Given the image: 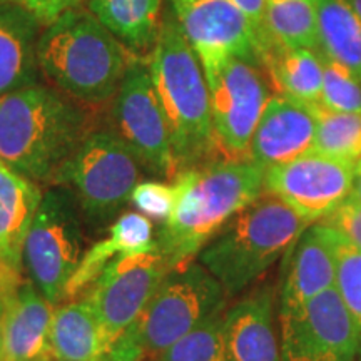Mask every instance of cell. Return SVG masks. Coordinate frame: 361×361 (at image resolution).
I'll list each match as a JSON object with an SVG mask.
<instances>
[{"instance_id": "obj_17", "label": "cell", "mask_w": 361, "mask_h": 361, "mask_svg": "<svg viewBox=\"0 0 361 361\" xmlns=\"http://www.w3.org/2000/svg\"><path fill=\"white\" fill-rule=\"evenodd\" d=\"M54 305L32 281H25L6 298L2 361L52 360L51 324Z\"/></svg>"}, {"instance_id": "obj_18", "label": "cell", "mask_w": 361, "mask_h": 361, "mask_svg": "<svg viewBox=\"0 0 361 361\" xmlns=\"http://www.w3.org/2000/svg\"><path fill=\"white\" fill-rule=\"evenodd\" d=\"M42 24L17 0H0V97L42 82L37 44Z\"/></svg>"}, {"instance_id": "obj_33", "label": "cell", "mask_w": 361, "mask_h": 361, "mask_svg": "<svg viewBox=\"0 0 361 361\" xmlns=\"http://www.w3.org/2000/svg\"><path fill=\"white\" fill-rule=\"evenodd\" d=\"M17 2L32 12L40 24L47 25L62 13L82 7L87 0H17Z\"/></svg>"}, {"instance_id": "obj_14", "label": "cell", "mask_w": 361, "mask_h": 361, "mask_svg": "<svg viewBox=\"0 0 361 361\" xmlns=\"http://www.w3.org/2000/svg\"><path fill=\"white\" fill-rule=\"evenodd\" d=\"M169 8L196 54H231L261 66L258 34L233 0H169Z\"/></svg>"}, {"instance_id": "obj_6", "label": "cell", "mask_w": 361, "mask_h": 361, "mask_svg": "<svg viewBox=\"0 0 361 361\" xmlns=\"http://www.w3.org/2000/svg\"><path fill=\"white\" fill-rule=\"evenodd\" d=\"M308 226L286 202L263 192L216 234L200 252V263L226 295H238L293 250Z\"/></svg>"}, {"instance_id": "obj_37", "label": "cell", "mask_w": 361, "mask_h": 361, "mask_svg": "<svg viewBox=\"0 0 361 361\" xmlns=\"http://www.w3.org/2000/svg\"><path fill=\"white\" fill-rule=\"evenodd\" d=\"M348 4L353 7V11L356 12V16L361 19V0H348Z\"/></svg>"}, {"instance_id": "obj_2", "label": "cell", "mask_w": 361, "mask_h": 361, "mask_svg": "<svg viewBox=\"0 0 361 361\" xmlns=\"http://www.w3.org/2000/svg\"><path fill=\"white\" fill-rule=\"evenodd\" d=\"M87 107L44 82L0 97V161L34 183L52 184L92 130Z\"/></svg>"}, {"instance_id": "obj_20", "label": "cell", "mask_w": 361, "mask_h": 361, "mask_svg": "<svg viewBox=\"0 0 361 361\" xmlns=\"http://www.w3.org/2000/svg\"><path fill=\"white\" fill-rule=\"evenodd\" d=\"M40 200L37 183L0 161V271L24 274L22 251Z\"/></svg>"}, {"instance_id": "obj_5", "label": "cell", "mask_w": 361, "mask_h": 361, "mask_svg": "<svg viewBox=\"0 0 361 361\" xmlns=\"http://www.w3.org/2000/svg\"><path fill=\"white\" fill-rule=\"evenodd\" d=\"M226 296L201 263L169 269L139 318L111 346L106 361H157L194 328L223 313Z\"/></svg>"}, {"instance_id": "obj_28", "label": "cell", "mask_w": 361, "mask_h": 361, "mask_svg": "<svg viewBox=\"0 0 361 361\" xmlns=\"http://www.w3.org/2000/svg\"><path fill=\"white\" fill-rule=\"evenodd\" d=\"M336 290L353 319L356 336H358V358L361 361V250L340 231H336Z\"/></svg>"}, {"instance_id": "obj_3", "label": "cell", "mask_w": 361, "mask_h": 361, "mask_svg": "<svg viewBox=\"0 0 361 361\" xmlns=\"http://www.w3.org/2000/svg\"><path fill=\"white\" fill-rule=\"evenodd\" d=\"M147 64L168 121L178 174L214 161L218 147L204 71L169 7Z\"/></svg>"}, {"instance_id": "obj_15", "label": "cell", "mask_w": 361, "mask_h": 361, "mask_svg": "<svg viewBox=\"0 0 361 361\" xmlns=\"http://www.w3.org/2000/svg\"><path fill=\"white\" fill-rule=\"evenodd\" d=\"M316 116L306 106L286 96L269 97L250 144V161L264 171L313 151Z\"/></svg>"}, {"instance_id": "obj_25", "label": "cell", "mask_w": 361, "mask_h": 361, "mask_svg": "<svg viewBox=\"0 0 361 361\" xmlns=\"http://www.w3.org/2000/svg\"><path fill=\"white\" fill-rule=\"evenodd\" d=\"M264 24L276 42L318 51V0H264Z\"/></svg>"}, {"instance_id": "obj_11", "label": "cell", "mask_w": 361, "mask_h": 361, "mask_svg": "<svg viewBox=\"0 0 361 361\" xmlns=\"http://www.w3.org/2000/svg\"><path fill=\"white\" fill-rule=\"evenodd\" d=\"M356 162L308 151L264 173V192L293 207L310 224L319 223L350 197Z\"/></svg>"}, {"instance_id": "obj_12", "label": "cell", "mask_w": 361, "mask_h": 361, "mask_svg": "<svg viewBox=\"0 0 361 361\" xmlns=\"http://www.w3.org/2000/svg\"><path fill=\"white\" fill-rule=\"evenodd\" d=\"M283 361H356L358 336L336 288L279 314Z\"/></svg>"}, {"instance_id": "obj_9", "label": "cell", "mask_w": 361, "mask_h": 361, "mask_svg": "<svg viewBox=\"0 0 361 361\" xmlns=\"http://www.w3.org/2000/svg\"><path fill=\"white\" fill-rule=\"evenodd\" d=\"M82 211L74 194L56 186L42 200L25 236L22 263L49 303L64 301L66 286L85 252Z\"/></svg>"}, {"instance_id": "obj_29", "label": "cell", "mask_w": 361, "mask_h": 361, "mask_svg": "<svg viewBox=\"0 0 361 361\" xmlns=\"http://www.w3.org/2000/svg\"><path fill=\"white\" fill-rule=\"evenodd\" d=\"M323 87L319 106L335 112H361V82L353 72L319 52Z\"/></svg>"}, {"instance_id": "obj_4", "label": "cell", "mask_w": 361, "mask_h": 361, "mask_svg": "<svg viewBox=\"0 0 361 361\" xmlns=\"http://www.w3.org/2000/svg\"><path fill=\"white\" fill-rule=\"evenodd\" d=\"M130 56L87 11L79 7L42 27L37 62L42 78L74 101L102 106L117 94Z\"/></svg>"}, {"instance_id": "obj_31", "label": "cell", "mask_w": 361, "mask_h": 361, "mask_svg": "<svg viewBox=\"0 0 361 361\" xmlns=\"http://www.w3.org/2000/svg\"><path fill=\"white\" fill-rule=\"evenodd\" d=\"M176 201H178V189L174 184H166L161 180L137 183L130 196V202L137 207V211H141V214L162 224L173 214Z\"/></svg>"}, {"instance_id": "obj_38", "label": "cell", "mask_w": 361, "mask_h": 361, "mask_svg": "<svg viewBox=\"0 0 361 361\" xmlns=\"http://www.w3.org/2000/svg\"><path fill=\"white\" fill-rule=\"evenodd\" d=\"M39 361H52V360H39Z\"/></svg>"}, {"instance_id": "obj_30", "label": "cell", "mask_w": 361, "mask_h": 361, "mask_svg": "<svg viewBox=\"0 0 361 361\" xmlns=\"http://www.w3.org/2000/svg\"><path fill=\"white\" fill-rule=\"evenodd\" d=\"M109 234L117 239L124 256L144 255L156 251L152 221L141 213H124L112 221Z\"/></svg>"}, {"instance_id": "obj_16", "label": "cell", "mask_w": 361, "mask_h": 361, "mask_svg": "<svg viewBox=\"0 0 361 361\" xmlns=\"http://www.w3.org/2000/svg\"><path fill=\"white\" fill-rule=\"evenodd\" d=\"M336 231L322 221L308 226L293 246L279 295V314L290 313L311 298L336 288Z\"/></svg>"}, {"instance_id": "obj_34", "label": "cell", "mask_w": 361, "mask_h": 361, "mask_svg": "<svg viewBox=\"0 0 361 361\" xmlns=\"http://www.w3.org/2000/svg\"><path fill=\"white\" fill-rule=\"evenodd\" d=\"M236 6L245 12V16L255 27L259 40V54L263 45L269 40V34L264 24V0H233Z\"/></svg>"}, {"instance_id": "obj_23", "label": "cell", "mask_w": 361, "mask_h": 361, "mask_svg": "<svg viewBox=\"0 0 361 361\" xmlns=\"http://www.w3.org/2000/svg\"><path fill=\"white\" fill-rule=\"evenodd\" d=\"M162 0H87L85 7L134 56L154 47Z\"/></svg>"}, {"instance_id": "obj_8", "label": "cell", "mask_w": 361, "mask_h": 361, "mask_svg": "<svg viewBox=\"0 0 361 361\" xmlns=\"http://www.w3.org/2000/svg\"><path fill=\"white\" fill-rule=\"evenodd\" d=\"M209 90L214 141L221 159L250 161V144L269 94L263 66L223 52L197 54Z\"/></svg>"}, {"instance_id": "obj_22", "label": "cell", "mask_w": 361, "mask_h": 361, "mask_svg": "<svg viewBox=\"0 0 361 361\" xmlns=\"http://www.w3.org/2000/svg\"><path fill=\"white\" fill-rule=\"evenodd\" d=\"M49 340L56 361H106L109 353L106 333L85 298L54 311Z\"/></svg>"}, {"instance_id": "obj_10", "label": "cell", "mask_w": 361, "mask_h": 361, "mask_svg": "<svg viewBox=\"0 0 361 361\" xmlns=\"http://www.w3.org/2000/svg\"><path fill=\"white\" fill-rule=\"evenodd\" d=\"M111 102V129L130 149L139 166L157 178L174 179L178 168L168 121L146 59L130 56L123 82Z\"/></svg>"}, {"instance_id": "obj_35", "label": "cell", "mask_w": 361, "mask_h": 361, "mask_svg": "<svg viewBox=\"0 0 361 361\" xmlns=\"http://www.w3.org/2000/svg\"><path fill=\"white\" fill-rule=\"evenodd\" d=\"M350 197L361 202V159L355 164V178H353V188H351Z\"/></svg>"}, {"instance_id": "obj_1", "label": "cell", "mask_w": 361, "mask_h": 361, "mask_svg": "<svg viewBox=\"0 0 361 361\" xmlns=\"http://www.w3.org/2000/svg\"><path fill=\"white\" fill-rule=\"evenodd\" d=\"M263 168L251 161L214 159L174 178L178 201L156 238L169 269L200 256L216 234L264 192Z\"/></svg>"}, {"instance_id": "obj_24", "label": "cell", "mask_w": 361, "mask_h": 361, "mask_svg": "<svg viewBox=\"0 0 361 361\" xmlns=\"http://www.w3.org/2000/svg\"><path fill=\"white\" fill-rule=\"evenodd\" d=\"M318 51L361 82V19L348 0H318Z\"/></svg>"}, {"instance_id": "obj_19", "label": "cell", "mask_w": 361, "mask_h": 361, "mask_svg": "<svg viewBox=\"0 0 361 361\" xmlns=\"http://www.w3.org/2000/svg\"><path fill=\"white\" fill-rule=\"evenodd\" d=\"M224 335L233 361H283L274 328V293L264 286L224 311Z\"/></svg>"}, {"instance_id": "obj_26", "label": "cell", "mask_w": 361, "mask_h": 361, "mask_svg": "<svg viewBox=\"0 0 361 361\" xmlns=\"http://www.w3.org/2000/svg\"><path fill=\"white\" fill-rule=\"evenodd\" d=\"M316 134L313 151L351 162L361 159V112H335L313 106Z\"/></svg>"}, {"instance_id": "obj_32", "label": "cell", "mask_w": 361, "mask_h": 361, "mask_svg": "<svg viewBox=\"0 0 361 361\" xmlns=\"http://www.w3.org/2000/svg\"><path fill=\"white\" fill-rule=\"evenodd\" d=\"M322 223L331 226L361 250V202L348 197Z\"/></svg>"}, {"instance_id": "obj_13", "label": "cell", "mask_w": 361, "mask_h": 361, "mask_svg": "<svg viewBox=\"0 0 361 361\" xmlns=\"http://www.w3.org/2000/svg\"><path fill=\"white\" fill-rule=\"evenodd\" d=\"M168 271L157 251L123 256L112 261L90 286L84 298L96 311L109 350L139 318Z\"/></svg>"}, {"instance_id": "obj_27", "label": "cell", "mask_w": 361, "mask_h": 361, "mask_svg": "<svg viewBox=\"0 0 361 361\" xmlns=\"http://www.w3.org/2000/svg\"><path fill=\"white\" fill-rule=\"evenodd\" d=\"M224 311L180 338L157 361H233L224 335Z\"/></svg>"}, {"instance_id": "obj_36", "label": "cell", "mask_w": 361, "mask_h": 361, "mask_svg": "<svg viewBox=\"0 0 361 361\" xmlns=\"http://www.w3.org/2000/svg\"><path fill=\"white\" fill-rule=\"evenodd\" d=\"M4 314H6V296L0 291V361H2V353H4Z\"/></svg>"}, {"instance_id": "obj_7", "label": "cell", "mask_w": 361, "mask_h": 361, "mask_svg": "<svg viewBox=\"0 0 361 361\" xmlns=\"http://www.w3.org/2000/svg\"><path fill=\"white\" fill-rule=\"evenodd\" d=\"M139 183V162L111 128L92 129L54 176L67 188L82 216L96 228L116 219Z\"/></svg>"}, {"instance_id": "obj_21", "label": "cell", "mask_w": 361, "mask_h": 361, "mask_svg": "<svg viewBox=\"0 0 361 361\" xmlns=\"http://www.w3.org/2000/svg\"><path fill=\"white\" fill-rule=\"evenodd\" d=\"M259 61L274 92L306 106H319L323 64L318 51L288 47L269 37L261 49Z\"/></svg>"}]
</instances>
